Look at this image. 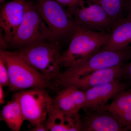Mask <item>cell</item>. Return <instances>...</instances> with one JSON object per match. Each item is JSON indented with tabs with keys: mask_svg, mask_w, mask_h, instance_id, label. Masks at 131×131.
Instances as JSON below:
<instances>
[{
	"mask_svg": "<svg viewBox=\"0 0 131 131\" xmlns=\"http://www.w3.org/2000/svg\"><path fill=\"white\" fill-rule=\"evenodd\" d=\"M14 52L52 83L61 73L62 53L58 41L38 42Z\"/></svg>",
	"mask_w": 131,
	"mask_h": 131,
	"instance_id": "cell-1",
	"label": "cell"
},
{
	"mask_svg": "<svg viewBox=\"0 0 131 131\" xmlns=\"http://www.w3.org/2000/svg\"><path fill=\"white\" fill-rule=\"evenodd\" d=\"M0 57L7 67L10 91L16 92L33 88H54L52 82L14 52L1 50Z\"/></svg>",
	"mask_w": 131,
	"mask_h": 131,
	"instance_id": "cell-2",
	"label": "cell"
},
{
	"mask_svg": "<svg viewBox=\"0 0 131 131\" xmlns=\"http://www.w3.org/2000/svg\"><path fill=\"white\" fill-rule=\"evenodd\" d=\"M109 33L90 30L77 26L67 49L62 53L61 66L68 68L95 54L106 44Z\"/></svg>",
	"mask_w": 131,
	"mask_h": 131,
	"instance_id": "cell-3",
	"label": "cell"
},
{
	"mask_svg": "<svg viewBox=\"0 0 131 131\" xmlns=\"http://www.w3.org/2000/svg\"><path fill=\"white\" fill-rule=\"evenodd\" d=\"M131 47L118 51L101 50L76 63L60 73L53 81L54 86L62 82L83 76L99 70L124 65L130 59Z\"/></svg>",
	"mask_w": 131,
	"mask_h": 131,
	"instance_id": "cell-4",
	"label": "cell"
},
{
	"mask_svg": "<svg viewBox=\"0 0 131 131\" xmlns=\"http://www.w3.org/2000/svg\"><path fill=\"white\" fill-rule=\"evenodd\" d=\"M54 39L37 7L27 0L21 24L8 46L18 49L38 42L53 41Z\"/></svg>",
	"mask_w": 131,
	"mask_h": 131,
	"instance_id": "cell-5",
	"label": "cell"
},
{
	"mask_svg": "<svg viewBox=\"0 0 131 131\" xmlns=\"http://www.w3.org/2000/svg\"><path fill=\"white\" fill-rule=\"evenodd\" d=\"M46 89L33 88L16 92L13 95L18 99L25 121L34 127L45 123L53 103V98Z\"/></svg>",
	"mask_w": 131,
	"mask_h": 131,
	"instance_id": "cell-6",
	"label": "cell"
},
{
	"mask_svg": "<svg viewBox=\"0 0 131 131\" xmlns=\"http://www.w3.org/2000/svg\"><path fill=\"white\" fill-rule=\"evenodd\" d=\"M77 26L96 32L110 33L115 21L100 5L90 0L68 8Z\"/></svg>",
	"mask_w": 131,
	"mask_h": 131,
	"instance_id": "cell-7",
	"label": "cell"
},
{
	"mask_svg": "<svg viewBox=\"0 0 131 131\" xmlns=\"http://www.w3.org/2000/svg\"><path fill=\"white\" fill-rule=\"evenodd\" d=\"M63 6L55 0H38L37 9L55 39L72 36L77 27Z\"/></svg>",
	"mask_w": 131,
	"mask_h": 131,
	"instance_id": "cell-8",
	"label": "cell"
},
{
	"mask_svg": "<svg viewBox=\"0 0 131 131\" xmlns=\"http://www.w3.org/2000/svg\"><path fill=\"white\" fill-rule=\"evenodd\" d=\"M27 0H13L3 3L0 12L1 50H6L21 24Z\"/></svg>",
	"mask_w": 131,
	"mask_h": 131,
	"instance_id": "cell-9",
	"label": "cell"
},
{
	"mask_svg": "<svg viewBox=\"0 0 131 131\" xmlns=\"http://www.w3.org/2000/svg\"><path fill=\"white\" fill-rule=\"evenodd\" d=\"M127 69V64L102 69L81 77L64 81L56 86L62 88L72 85L85 91L96 86L121 80L125 77Z\"/></svg>",
	"mask_w": 131,
	"mask_h": 131,
	"instance_id": "cell-10",
	"label": "cell"
},
{
	"mask_svg": "<svg viewBox=\"0 0 131 131\" xmlns=\"http://www.w3.org/2000/svg\"><path fill=\"white\" fill-rule=\"evenodd\" d=\"M128 86V84L118 80L87 90L84 91L86 98L84 109L90 111L106 110L108 101L127 89Z\"/></svg>",
	"mask_w": 131,
	"mask_h": 131,
	"instance_id": "cell-11",
	"label": "cell"
},
{
	"mask_svg": "<svg viewBox=\"0 0 131 131\" xmlns=\"http://www.w3.org/2000/svg\"><path fill=\"white\" fill-rule=\"evenodd\" d=\"M81 118L82 131H125L109 111L105 109L90 111Z\"/></svg>",
	"mask_w": 131,
	"mask_h": 131,
	"instance_id": "cell-12",
	"label": "cell"
},
{
	"mask_svg": "<svg viewBox=\"0 0 131 131\" xmlns=\"http://www.w3.org/2000/svg\"><path fill=\"white\" fill-rule=\"evenodd\" d=\"M86 103L85 92L75 86L62 88L53 98L52 105L59 109L71 114L77 113L84 109Z\"/></svg>",
	"mask_w": 131,
	"mask_h": 131,
	"instance_id": "cell-13",
	"label": "cell"
},
{
	"mask_svg": "<svg viewBox=\"0 0 131 131\" xmlns=\"http://www.w3.org/2000/svg\"><path fill=\"white\" fill-rule=\"evenodd\" d=\"M45 124L48 131H82V119L79 113H68L53 105L49 110Z\"/></svg>",
	"mask_w": 131,
	"mask_h": 131,
	"instance_id": "cell-14",
	"label": "cell"
},
{
	"mask_svg": "<svg viewBox=\"0 0 131 131\" xmlns=\"http://www.w3.org/2000/svg\"><path fill=\"white\" fill-rule=\"evenodd\" d=\"M106 44L101 50L118 51L131 47V18L125 16L115 21Z\"/></svg>",
	"mask_w": 131,
	"mask_h": 131,
	"instance_id": "cell-15",
	"label": "cell"
},
{
	"mask_svg": "<svg viewBox=\"0 0 131 131\" xmlns=\"http://www.w3.org/2000/svg\"><path fill=\"white\" fill-rule=\"evenodd\" d=\"M106 110L114 116L125 131L131 130V88L120 92Z\"/></svg>",
	"mask_w": 131,
	"mask_h": 131,
	"instance_id": "cell-16",
	"label": "cell"
},
{
	"mask_svg": "<svg viewBox=\"0 0 131 131\" xmlns=\"http://www.w3.org/2000/svg\"><path fill=\"white\" fill-rule=\"evenodd\" d=\"M1 120L12 131H19L21 129L25 119L18 100L14 95L1 110Z\"/></svg>",
	"mask_w": 131,
	"mask_h": 131,
	"instance_id": "cell-17",
	"label": "cell"
},
{
	"mask_svg": "<svg viewBox=\"0 0 131 131\" xmlns=\"http://www.w3.org/2000/svg\"><path fill=\"white\" fill-rule=\"evenodd\" d=\"M100 5L114 20L117 21L124 17L126 0H90Z\"/></svg>",
	"mask_w": 131,
	"mask_h": 131,
	"instance_id": "cell-18",
	"label": "cell"
},
{
	"mask_svg": "<svg viewBox=\"0 0 131 131\" xmlns=\"http://www.w3.org/2000/svg\"><path fill=\"white\" fill-rule=\"evenodd\" d=\"M0 84L8 87L9 78L7 67L3 59L0 57Z\"/></svg>",
	"mask_w": 131,
	"mask_h": 131,
	"instance_id": "cell-19",
	"label": "cell"
},
{
	"mask_svg": "<svg viewBox=\"0 0 131 131\" xmlns=\"http://www.w3.org/2000/svg\"><path fill=\"white\" fill-rule=\"evenodd\" d=\"M63 6L68 8L72 7L79 5L84 0H55Z\"/></svg>",
	"mask_w": 131,
	"mask_h": 131,
	"instance_id": "cell-20",
	"label": "cell"
},
{
	"mask_svg": "<svg viewBox=\"0 0 131 131\" xmlns=\"http://www.w3.org/2000/svg\"><path fill=\"white\" fill-rule=\"evenodd\" d=\"M130 61L129 63L127 64V69L126 75L125 77L128 80V84L130 85L131 86V52L130 55Z\"/></svg>",
	"mask_w": 131,
	"mask_h": 131,
	"instance_id": "cell-21",
	"label": "cell"
},
{
	"mask_svg": "<svg viewBox=\"0 0 131 131\" xmlns=\"http://www.w3.org/2000/svg\"><path fill=\"white\" fill-rule=\"evenodd\" d=\"M126 16L131 18V0H126Z\"/></svg>",
	"mask_w": 131,
	"mask_h": 131,
	"instance_id": "cell-22",
	"label": "cell"
},
{
	"mask_svg": "<svg viewBox=\"0 0 131 131\" xmlns=\"http://www.w3.org/2000/svg\"><path fill=\"white\" fill-rule=\"evenodd\" d=\"M30 131H48L45 123L38 125L34 127V128Z\"/></svg>",
	"mask_w": 131,
	"mask_h": 131,
	"instance_id": "cell-23",
	"label": "cell"
},
{
	"mask_svg": "<svg viewBox=\"0 0 131 131\" xmlns=\"http://www.w3.org/2000/svg\"><path fill=\"white\" fill-rule=\"evenodd\" d=\"M5 95L3 86L0 84V105H2L5 103Z\"/></svg>",
	"mask_w": 131,
	"mask_h": 131,
	"instance_id": "cell-24",
	"label": "cell"
},
{
	"mask_svg": "<svg viewBox=\"0 0 131 131\" xmlns=\"http://www.w3.org/2000/svg\"><path fill=\"white\" fill-rule=\"evenodd\" d=\"M6 1V0H0V3H1V4H3V3H4Z\"/></svg>",
	"mask_w": 131,
	"mask_h": 131,
	"instance_id": "cell-25",
	"label": "cell"
}]
</instances>
